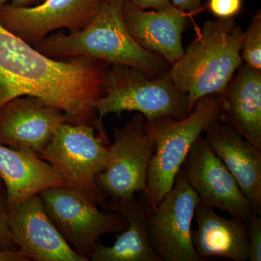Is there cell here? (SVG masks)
Wrapping results in <instances>:
<instances>
[{
  "label": "cell",
  "mask_w": 261,
  "mask_h": 261,
  "mask_svg": "<svg viewBox=\"0 0 261 261\" xmlns=\"http://www.w3.org/2000/svg\"><path fill=\"white\" fill-rule=\"evenodd\" d=\"M96 130L86 123H62L39 157L50 163L68 188L105 209L108 200L97 186V177L107 167L111 143Z\"/></svg>",
  "instance_id": "8992f818"
},
{
  "label": "cell",
  "mask_w": 261,
  "mask_h": 261,
  "mask_svg": "<svg viewBox=\"0 0 261 261\" xmlns=\"http://www.w3.org/2000/svg\"><path fill=\"white\" fill-rule=\"evenodd\" d=\"M145 117L137 113L126 125L115 128L109 145L107 167L97 177V186L108 200L121 201L143 192L154 150L145 132Z\"/></svg>",
  "instance_id": "ba28073f"
},
{
  "label": "cell",
  "mask_w": 261,
  "mask_h": 261,
  "mask_svg": "<svg viewBox=\"0 0 261 261\" xmlns=\"http://www.w3.org/2000/svg\"><path fill=\"white\" fill-rule=\"evenodd\" d=\"M260 214H254L246 225L248 235L250 254L248 260H261V218Z\"/></svg>",
  "instance_id": "44dd1931"
},
{
  "label": "cell",
  "mask_w": 261,
  "mask_h": 261,
  "mask_svg": "<svg viewBox=\"0 0 261 261\" xmlns=\"http://www.w3.org/2000/svg\"><path fill=\"white\" fill-rule=\"evenodd\" d=\"M123 18L135 42L173 64L184 54L182 34L186 14L174 8L168 11H146L129 0L123 5Z\"/></svg>",
  "instance_id": "2e32d148"
},
{
  "label": "cell",
  "mask_w": 261,
  "mask_h": 261,
  "mask_svg": "<svg viewBox=\"0 0 261 261\" xmlns=\"http://www.w3.org/2000/svg\"><path fill=\"white\" fill-rule=\"evenodd\" d=\"M194 220L197 228L192 231V243L201 259L216 257L248 260L250 245L246 225L243 221L221 217L215 209L200 202Z\"/></svg>",
  "instance_id": "d6986e66"
},
{
  "label": "cell",
  "mask_w": 261,
  "mask_h": 261,
  "mask_svg": "<svg viewBox=\"0 0 261 261\" xmlns=\"http://www.w3.org/2000/svg\"><path fill=\"white\" fill-rule=\"evenodd\" d=\"M65 122L68 118L61 109L39 98H15L0 108V144L15 149H32L40 156L57 128Z\"/></svg>",
  "instance_id": "7c38bea8"
},
{
  "label": "cell",
  "mask_w": 261,
  "mask_h": 261,
  "mask_svg": "<svg viewBox=\"0 0 261 261\" xmlns=\"http://www.w3.org/2000/svg\"><path fill=\"white\" fill-rule=\"evenodd\" d=\"M181 171L202 205L228 213L245 224L257 213L233 175L211 150L203 136L192 146Z\"/></svg>",
  "instance_id": "30bf717a"
},
{
  "label": "cell",
  "mask_w": 261,
  "mask_h": 261,
  "mask_svg": "<svg viewBox=\"0 0 261 261\" xmlns=\"http://www.w3.org/2000/svg\"><path fill=\"white\" fill-rule=\"evenodd\" d=\"M25 254L17 250H0V261H29Z\"/></svg>",
  "instance_id": "484cf974"
},
{
  "label": "cell",
  "mask_w": 261,
  "mask_h": 261,
  "mask_svg": "<svg viewBox=\"0 0 261 261\" xmlns=\"http://www.w3.org/2000/svg\"><path fill=\"white\" fill-rule=\"evenodd\" d=\"M223 121L261 149V72L242 63L226 88L219 94Z\"/></svg>",
  "instance_id": "ac0fdd59"
},
{
  "label": "cell",
  "mask_w": 261,
  "mask_h": 261,
  "mask_svg": "<svg viewBox=\"0 0 261 261\" xmlns=\"http://www.w3.org/2000/svg\"><path fill=\"white\" fill-rule=\"evenodd\" d=\"M110 65L87 57L49 58L0 23V108L31 96L61 109L69 123L101 129L95 106Z\"/></svg>",
  "instance_id": "6da1fadb"
},
{
  "label": "cell",
  "mask_w": 261,
  "mask_h": 261,
  "mask_svg": "<svg viewBox=\"0 0 261 261\" xmlns=\"http://www.w3.org/2000/svg\"><path fill=\"white\" fill-rule=\"evenodd\" d=\"M105 209L124 216L128 226L111 246L98 242L89 260L161 261L149 243L147 226L151 210L142 195L126 200H108Z\"/></svg>",
  "instance_id": "e0dca14e"
},
{
  "label": "cell",
  "mask_w": 261,
  "mask_h": 261,
  "mask_svg": "<svg viewBox=\"0 0 261 261\" xmlns=\"http://www.w3.org/2000/svg\"><path fill=\"white\" fill-rule=\"evenodd\" d=\"M7 211L12 238L29 260L86 261L53 224L39 194Z\"/></svg>",
  "instance_id": "4fadbf2b"
},
{
  "label": "cell",
  "mask_w": 261,
  "mask_h": 261,
  "mask_svg": "<svg viewBox=\"0 0 261 261\" xmlns=\"http://www.w3.org/2000/svg\"><path fill=\"white\" fill-rule=\"evenodd\" d=\"M243 0H208V9L219 19L233 18L240 13Z\"/></svg>",
  "instance_id": "603a6c76"
},
{
  "label": "cell",
  "mask_w": 261,
  "mask_h": 261,
  "mask_svg": "<svg viewBox=\"0 0 261 261\" xmlns=\"http://www.w3.org/2000/svg\"><path fill=\"white\" fill-rule=\"evenodd\" d=\"M39 195L53 224L86 261L102 237L121 233L128 227L124 216L99 210L68 187H53Z\"/></svg>",
  "instance_id": "52a82bcc"
},
{
  "label": "cell",
  "mask_w": 261,
  "mask_h": 261,
  "mask_svg": "<svg viewBox=\"0 0 261 261\" xmlns=\"http://www.w3.org/2000/svg\"><path fill=\"white\" fill-rule=\"evenodd\" d=\"M173 6L184 12L195 13L201 8L202 0H171Z\"/></svg>",
  "instance_id": "d4e9b609"
},
{
  "label": "cell",
  "mask_w": 261,
  "mask_h": 261,
  "mask_svg": "<svg viewBox=\"0 0 261 261\" xmlns=\"http://www.w3.org/2000/svg\"><path fill=\"white\" fill-rule=\"evenodd\" d=\"M136 6L142 9H153L157 11H168L176 7L173 6L171 0H129Z\"/></svg>",
  "instance_id": "cb8c5ba5"
},
{
  "label": "cell",
  "mask_w": 261,
  "mask_h": 261,
  "mask_svg": "<svg viewBox=\"0 0 261 261\" xmlns=\"http://www.w3.org/2000/svg\"><path fill=\"white\" fill-rule=\"evenodd\" d=\"M126 1L102 0L97 14L87 27L69 34H51L33 47L55 59L87 57L132 67L149 76L166 74L171 63L143 49L128 32L123 14Z\"/></svg>",
  "instance_id": "7a4b0ae2"
},
{
  "label": "cell",
  "mask_w": 261,
  "mask_h": 261,
  "mask_svg": "<svg viewBox=\"0 0 261 261\" xmlns=\"http://www.w3.org/2000/svg\"><path fill=\"white\" fill-rule=\"evenodd\" d=\"M44 0H0V6L6 4V3H10V4L18 7H31L33 5L39 4L42 3Z\"/></svg>",
  "instance_id": "4316f807"
},
{
  "label": "cell",
  "mask_w": 261,
  "mask_h": 261,
  "mask_svg": "<svg viewBox=\"0 0 261 261\" xmlns=\"http://www.w3.org/2000/svg\"><path fill=\"white\" fill-rule=\"evenodd\" d=\"M211 150L238 182L257 214L261 212V149L226 122H214L204 132Z\"/></svg>",
  "instance_id": "5bb4252c"
},
{
  "label": "cell",
  "mask_w": 261,
  "mask_h": 261,
  "mask_svg": "<svg viewBox=\"0 0 261 261\" xmlns=\"http://www.w3.org/2000/svg\"><path fill=\"white\" fill-rule=\"evenodd\" d=\"M19 250L12 238L8 225L6 191L5 188L0 189V250Z\"/></svg>",
  "instance_id": "7402d4cb"
},
{
  "label": "cell",
  "mask_w": 261,
  "mask_h": 261,
  "mask_svg": "<svg viewBox=\"0 0 261 261\" xmlns=\"http://www.w3.org/2000/svg\"><path fill=\"white\" fill-rule=\"evenodd\" d=\"M98 122L108 114L140 113L146 121L164 117L181 119L188 114L187 97L168 76H149L126 65H110L105 80L104 94L96 103Z\"/></svg>",
  "instance_id": "5b68a950"
},
{
  "label": "cell",
  "mask_w": 261,
  "mask_h": 261,
  "mask_svg": "<svg viewBox=\"0 0 261 261\" xmlns=\"http://www.w3.org/2000/svg\"><path fill=\"white\" fill-rule=\"evenodd\" d=\"M4 185H3V181H2L1 178H0V189L4 188Z\"/></svg>",
  "instance_id": "83f0119b"
},
{
  "label": "cell",
  "mask_w": 261,
  "mask_h": 261,
  "mask_svg": "<svg viewBox=\"0 0 261 261\" xmlns=\"http://www.w3.org/2000/svg\"><path fill=\"white\" fill-rule=\"evenodd\" d=\"M102 0H44L36 6H0V23L29 44L61 29L76 32L97 14Z\"/></svg>",
  "instance_id": "8fae6325"
},
{
  "label": "cell",
  "mask_w": 261,
  "mask_h": 261,
  "mask_svg": "<svg viewBox=\"0 0 261 261\" xmlns=\"http://www.w3.org/2000/svg\"><path fill=\"white\" fill-rule=\"evenodd\" d=\"M223 121L219 94L201 98L190 114L181 119L164 117L146 121L145 132L154 144L147 185L141 192L151 211L172 189L192 146L214 122Z\"/></svg>",
  "instance_id": "277c9868"
},
{
  "label": "cell",
  "mask_w": 261,
  "mask_h": 261,
  "mask_svg": "<svg viewBox=\"0 0 261 261\" xmlns=\"http://www.w3.org/2000/svg\"><path fill=\"white\" fill-rule=\"evenodd\" d=\"M241 56L245 64L261 70V13L257 12L251 23L244 32L241 44Z\"/></svg>",
  "instance_id": "ffe728a7"
},
{
  "label": "cell",
  "mask_w": 261,
  "mask_h": 261,
  "mask_svg": "<svg viewBox=\"0 0 261 261\" xmlns=\"http://www.w3.org/2000/svg\"><path fill=\"white\" fill-rule=\"evenodd\" d=\"M0 178L6 191L7 209L66 182L50 163L29 149H15L0 144Z\"/></svg>",
  "instance_id": "9a60e30c"
},
{
  "label": "cell",
  "mask_w": 261,
  "mask_h": 261,
  "mask_svg": "<svg viewBox=\"0 0 261 261\" xmlns=\"http://www.w3.org/2000/svg\"><path fill=\"white\" fill-rule=\"evenodd\" d=\"M200 199L180 171L174 185L151 211L147 234L161 261H202L192 240V224Z\"/></svg>",
  "instance_id": "9c48e42d"
},
{
  "label": "cell",
  "mask_w": 261,
  "mask_h": 261,
  "mask_svg": "<svg viewBox=\"0 0 261 261\" xmlns=\"http://www.w3.org/2000/svg\"><path fill=\"white\" fill-rule=\"evenodd\" d=\"M243 31L233 18L206 22L196 38L171 65L167 75L187 97L190 114L201 98L221 94L243 63Z\"/></svg>",
  "instance_id": "3957f363"
}]
</instances>
